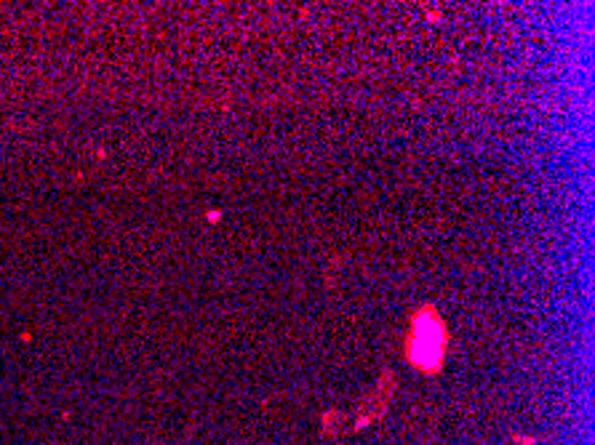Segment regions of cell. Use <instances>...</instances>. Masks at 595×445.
Listing matches in <instances>:
<instances>
[{"label": "cell", "instance_id": "cell-1", "mask_svg": "<svg viewBox=\"0 0 595 445\" xmlns=\"http://www.w3.org/2000/svg\"><path fill=\"white\" fill-rule=\"evenodd\" d=\"M441 349H443V333L441 325H416L414 342H411V358L422 368H435L441 363Z\"/></svg>", "mask_w": 595, "mask_h": 445}]
</instances>
